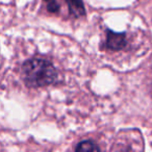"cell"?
Returning <instances> with one entry per match:
<instances>
[{
    "mask_svg": "<svg viewBox=\"0 0 152 152\" xmlns=\"http://www.w3.org/2000/svg\"><path fill=\"white\" fill-rule=\"evenodd\" d=\"M92 150H99V147L96 146L93 142H90V141L81 142L76 147V151H92Z\"/></svg>",
    "mask_w": 152,
    "mask_h": 152,
    "instance_id": "4",
    "label": "cell"
},
{
    "mask_svg": "<svg viewBox=\"0 0 152 152\" xmlns=\"http://www.w3.org/2000/svg\"><path fill=\"white\" fill-rule=\"evenodd\" d=\"M45 1H48V3H49V2H51V1H54V0H45Z\"/></svg>",
    "mask_w": 152,
    "mask_h": 152,
    "instance_id": "6",
    "label": "cell"
},
{
    "mask_svg": "<svg viewBox=\"0 0 152 152\" xmlns=\"http://www.w3.org/2000/svg\"><path fill=\"white\" fill-rule=\"evenodd\" d=\"M58 10H59V5L56 4L54 1H51V2H49V4H48V11L49 12L55 13V12H57Z\"/></svg>",
    "mask_w": 152,
    "mask_h": 152,
    "instance_id": "5",
    "label": "cell"
},
{
    "mask_svg": "<svg viewBox=\"0 0 152 152\" xmlns=\"http://www.w3.org/2000/svg\"><path fill=\"white\" fill-rule=\"evenodd\" d=\"M106 46L110 50H121L126 46V36L123 32L106 31Z\"/></svg>",
    "mask_w": 152,
    "mask_h": 152,
    "instance_id": "2",
    "label": "cell"
},
{
    "mask_svg": "<svg viewBox=\"0 0 152 152\" xmlns=\"http://www.w3.org/2000/svg\"><path fill=\"white\" fill-rule=\"evenodd\" d=\"M69 5V11L72 16L74 17H81L85 16V7L81 0H66Z\"/></svg>",
    "mask_w": 152,
    "mask_h": 152,
    "instance_id": "3",
    "label": "cell"
},
{
    "mask_svg": "<svg viewBox=\"0 0 152 152\" xmlns=\"http://www.w3.org/2000/svg\"><path fill=\"white\" fill-rule=\"evenodd\" d=\"M22 78L30 88L45 87L56 80L57 73L51 63L45 59H29L22 65Z\"/></svg>",
    "mask_w": 152,
    "mask_h": 152,
    "instance_id": "1",
    "label": "cell"
}]
</instances>
